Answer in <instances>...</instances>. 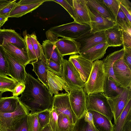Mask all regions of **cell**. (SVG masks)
<instances>
[{
  "instance_id": "9a60e30c",
  "label": "cell",
  "mask_w": 131,
  "mask_h": 131,
  "mask_svg": "<svg viewBox=\"0 0 131 131\" xmlns=\"http://www.w3.org/2000/svg\"><path fill=\"white\" fill-rule=\"evenodd\" d=\"M68 60L73 64L80 73L83 81L85 83L91 71L93 62L78 54L70 56Z\"/></svg>"
},
{
  "instance_id": "d590c367",
  "label": "cell",
  "mask_w": 131,
  "mask_h": 131,
  "mask_svg": "<svg viewBox=\"0 0 131 131\" xmlns=\"http://www.w3.org/2000/svg\"><path fill=\"white\" fill-rule=\"evenodd\" d=\"M27 123L28 131H41L37 113L28 115Z\"/></svg>"
},
{
  "instance_id": "8d00e7d4",
  "label": "cell",
  "mask_w": 131,
  "mask_h": 131,
  "mask_svg": "<svg viewBox=\"0 0 131 131\" xmlns=\"http://www.w3.org/2000/svg\"><path fill=\"white\" fill-rule=\"evenodd\" d=\"M23 35L26 45L27 52L30 62L36 61L37 58L30 39L29 34H27L26 31L25 30L23 32Z\"/></svg>"
},
{
  "instance_id": "30bf717a",
  "label": "cell",
  "mask_w": 131,
  "mask_h": 131,
  "mask_svg": "<svg viewBox=\"0 0 131 131\" xmlns=\"http://www.w3.org/2000/svg\"><path fill=\"white\" fill-rule=\"evenodd\" d=\"M108 99L113 115L114 123L128 102L131 100V86L124 88L122 93L117 97L108 98Z\"/></svg>"
},
{
  "instance_id": "1f68e13d",
  "label": "cell",
  "mask_w": 131,
  "mask_h": 131,
  "mask_svg": "<svg viewBox=\"0 0 131 131\" xmlns=\"http://www.w3.org/2000/svg\"><path fill=\"white\" fill-rule=\"evenodd\" d=\"M18 83L12 78L0 74V91L4 92L9 91L12 93Z\"/></svg>"
},
{
  "instance_id": "11a10c76",
  "label": "cell",
  "mask_w": 131,
  "mask_h": 131,
  "mask_svg": "<svg viewBox=\"0 0 131 131\" xmlns=\"http://www.w3.org/2000/svg\"><path fill=\"white\" fill-rule=\"evenodd\" d=\"M41 131H53L49 124L44 127L42 130Z\"/></svg>"
},
{
  "instance_id": "e575fe53",
  "label": "cell",
  "mask_w": 131,
  "mask_h": 131,
  "mask_svg": "<svg viewBox=\"0 0 131 131\" xmlns=\"http://www.w3.org/2000/svg\"><path fill=\"white\" fill-rule=\"evenodd\" d=\"M116 20V24L123 31L131 34V23L129 22L120 8Z\"/></svg>"
},
{
  "instance_id": "44dd1931",
  "label": "cell",
  "mask_w": 131,
  "mask_h": 131,
  "mask_svg": "<svg viewBox=\"0 0 131 131\" xmlns=\"http://www.w3.org/2000/svg\"><path fill=\"white\" fill-rule=\"evenodd\" d=\"M42 47L43 53L47 59L50 60L59 65H61L64 59L61 55L54 43L49 39L43 41Z\"/></svg>"
},
{
  "instance_id": "6da1fadb",
  "label": "cell",
  "mask_w": 131,
  "mask_h": 131,
  "mask_svg": "<svg viewBox=\"0 0 131 131\" xmlns=\"http://www.w3.org/2000/svg\"><path fill=\"white\" fill-rule=\"evenodd\" d=\"M25 88L19 100L29 114L52 108L53 97L44 85L27 73L25 81Z\"/></svg>"
},
{
  "instance_id": "681fc988",
  "label": "cell",
  "mask_w": 131,
  "mask_h": 131,
  "mask_svg": "<svg viewBox=\"0 0 131 131\" xmlns=\"http://www.w3.org/2000/svg\"><path fill=\"white\" fill-rule=\"evenodd\" d=\"M120 4L130 13H131V3L128 0H118Z\"/></svg>"
},
{
  "instance_id": "db71d44e",
  "label": "cell",
  "mask_w": 131,
  "mask_h": 131,
  "mask_svg": "<svg viewBox=\"0 0 131 131\" xmlns=\"http://www.w3.org/2000/svg\"><path fill=\"white\" fill-rule=\"evenodd\" d=\"M11 1V0H0V10Z\"/></svg>"
},
{
  "instance_id": "f546056e",
  "label": "cell",
  "mask_w": 131,
  "mask_h": 131,
  "mask_svg": "<svg viewBox=\"0 0 131 131\" xmlns=\"http://www.w3.org/2000/svg\"><path fill=\"white\" fill-rule=\"evenodd\" d=\"M19 97L12 96L0 99V113H9L15 111Z\"/></svg>"
},
{
  "instance_id": "4fadbf2b",
  "label": "cell",
  "mask_w": 131,
  "mask_h": 131,
  "mask_svg": "<svg viewBox=\"0 0 131 131\" xmlns=\"http://www.w3.org/2000/svg\"><path fill=\"white\" fill-rule=\"evenodd\" d=\"M90 21V32L94 33L105 31L115 25L116 22L103 17L87 6Z\"/></svg>"
},
{
  "instance_id": "4316f807",
  "label": "cell",
  "mask_w": 131,
  "mask_h": 131,
  "mask_svg": "<svg viewBox=\"0 0 131 131\" xmlns=\"http://www.w3.org/2000/svg\"><path fill=\"white\" fill-rule=\"evenodd\" d=\"M124 89L113 79L106 74L103 92L107 98L117 97L122 93Z\"/></svg>"
},
{
  "instance_id": "9c48e42d",
  "label": "cell",
  "mask_w": 131,
  "mask_h": 131,
  "mask_svg": "<svg viewBox=\"0 0 131 131\" xmlns=\"http://www.w3.org/2000/svg\"><path fill=\"white\" fill-rule=\"evenodd\" d=\"M57 114L67 115L71 123L74 124L78 119L71 108L69 102V94L62 93L53 96L52 108Z\"/></svg>"
},
{
  "instance_id": "836d02e7",
  "label": "cell",
  "mask_w": 131,
  "mask_h": 131,
  "mask_svg": "<svg viewBox=\"0 0 131 131\" xmlns=\"http://www.w3.org/2000/svg\"><path fill=\"white\" fill-rule=\"evenodd\" d=\"M58 131H72L74 124H72L68 116L60 114L58 115Z\"/></svg>"
},
{
  "instance_id": "d6a6232c",
  "label": "cell",
  "mask_w": 131,
  "mask_h": 131,
  "mask_svg": "<svg viewBox=\"0 0 131 131\" xmlns=\"http://www.w3.org/2000/svg\"><path fill=\"white\" fill-rule=\"evenodd\" d=\"M99 1L106 7L116 20L120 8V3L118 0Z\"/></svg>"
},
{
  "instance_id": "5b68a950",
  "label": "cell",
  "mask_w": 131,
  "mask_h": 131,
  "mask_svg": "<svg viewBox=\"0 0 131 131\" xmlns=\"http://www.w3.org/2000/svg\"><path fill=\"white\" fill-rule=\"evenodd\" d=\"M28 114L26 108L19 99L15 111L0 113V129L1 131H7V129L14 130L22 118Z\"/></svg>"
},
{
  "instance_id": "f1b7e54d",
  "label": "cell",
  "mask_w": 131,
  "mask_h": 131,
  "mask_svg": "<svg viewBox=\"0 0 131 131\" xmlns=\"http://www.w3.org/2000/svg\"><path fill=\"white\" fill-rule=\"evenodd\" d=\"M131 120V100L128 102L114 123V131H123L127 122Z\"/></svg>"
},
{
  "instance_id": "2e32d148",
  "label": "cell",
  "mask_w": 131,
  "mask_h": 131,
  "mask_svg": "<svg viewBox=\"0 0 131 131\" xmlns=\"http://www.w3.org/2000/svg\"><path fill=\"white\" fill-rule=\"evenodd\" d=\"M12 43L19 48L27 51V48L24 39L21 35L11 29H0V44L6 43Z\"/></svg>"
},
{
  "instance_id": "ab89813d",
  "label": "cell",
  "mask_w": 131,
  "mask_h": 131,
  "mask_svg": "<svg viewBox=\"0 0 131 131\" xmlns=\"http://www.w3.org/2000/svg\"><path fill=\"white\" fill-rule=\"evenodd\" d=\"M29 36L37 59L40 56L43 51L42 46L37 40L34 32L29 34Z\"/></svg>"
},
{
  "instance_id": "e0dca14e",
  "label": "cell",
  "mask_w": 131,
  "mask_h": 131,
  "mask_svg": "<svg viewBox=\"0 0 131 131\" xmlns=\"http://www.w3.org/2000/svg\"><path fill=\"white\" fill-rule=\"evenodd\" d=\"M47 80L48 91L52 96L59 94L60 91L64 90L68 94L70 90L62 78L47 70Z\"/></svg>"
},
{
  "instance_id": "816d5d0a",
  "label": "cell",
  "mask_w": 131,
  "mask_h": 131,
  "mask_svg": "<svg viewBox=\"0 0 131 131\" xmlns=\"http://www.w3.org/2000/svg\"><path fill=\"white\" fill-rule=\"evenodd\" d=\"M123 131H131V120L126 122Z\"/></svg>"
},
{
  "instance_id": "f907efd6",
  "label": "cell",
  "mask_w": 131,
  "mask_h": 131,
  "mask_svg": "<svg viewBox=\"0 0 131 131\" xmlns=\"http://www.w3.org/2000/svg\"><path fill=\"white\" fill-rule=\"evenodd\" d=\"M119 7L120 8L126 17L129 22L131 23V13H130L127 9L125 8L120 4Z\"/></svg>"
},
{
  "instance_id": "d6986e66",
  "label": "cell",
  "mask_w": 131,
  "mask_h": 131,
  "mask_svg": "<svg viewBox=\"0 0 131 131\" xmlns=\"http://www.w3.org/2000/svg\"><path fill=\"white\" fill-rule=\"evenodd\" d=\"M33 67L32 71L37 76L38 80L43 83L48 91L47 80V70H48L46 59L43 51L40 56L36 60L31 62Z\"/></svg>"
},
{
  "instance_id": "c3c4849f",
  "label": "cell",
  "mask_w": 131,
  "mask_h": 131,
  "mask_svg": "<svg viewBox=\"0 0 131 131\" xmlns=\"http://www.w3.org/2000/svg\"><path fill=\"white\" fill-rule=\"evenodd\" d=\"M123 46L131 48V34L123 30Z\"/></svg>"
},
{
  "instance_id": "ac0fdd59",
  "label": "cell",
  "mask_w": 131,
  "mask_h": 131,
  "mask_svg": "<svg viewBox=\"0 0 131 131\" xmlns=\"http://www.w3.org/2000/svg\"><path fill=\"white\" fill-rule=\"evenodd\" d=\"M71 4L75 16L74 21L79 24L90 26V19L86 0H72Z\"/></svg>"
},
{
  "instance_id": "bcb514c9",
  "label": "cell",
  "mask_w": 131,
  "mask_h": 131,
  "mask_svg": "<svg viewBox=\"0 0 131 131\" xmlns=\"http://www.w3.org/2000/svg\"><path fill=\"white\" fill-rule=\"evenodd\" d=\"M124 54L123 60L124 62L131 70V48L123 46Z\"/></svg>"
},
{
  "instance_id": "b9f144b4",
  "label": "cell",
  "mask_w": 131,
  "mask_h": 131,
  "mask_svg": "<svg viewBox=\"0 0 131 131\" xmlns=\"http://www.w3.org/2000/svg\"><path fill=\"white\" fill-rule=\"evenodd\" d=\"M48 69L54 74L61 77L62 73V65H59L50 60L47 59Z\"/></svg>"
},
{
  "instance_id": "7402d4cb",
  "label": "cell",
  "mask_w": 131,
  "mask_h": 131,
  "mask_svg": "<svg viewBox=\"0 0 131 131\" xmlns=\"http://www.w3.org/2000/svg\"><path fill=\"white\" fill-rule=\"evenodd\" d=\"M109 46L106 42L99 43L79 54L91 62L103 58Z\"/></svg>"
},
{
  "instance_id": "cb8c5ba5",
  "label": "cell",
  "mask_w": 131,
  "mask_h": 131,
  "mask_svg": "<svg viewBox=\"0 0 131 131\" xmlns=\"http://www.w3.org/2000/svg\"><path fill=\"white\" fill-rule=\"evenodd\" d=\"M44 2L31 4L25 3L23 0L17 2L10 12L9 17L18 18L31 12L42 5Z\"/></svg>"
},
{
  "instance_id": "ee69618b",
  "label": "cell",
  "mask_w": 131,
  "mask_h": 131,
  "mask_svg": "<svg viewBox=\"0 0 131 131\" xmlns=\"http://www.w3.org/2000/svg\"><path fill=\"white\" fill-rule=\"evenodd\" d=\"M16 3V0L11 1L0 10V15L8 18L10 12Z\"/></svg>"
},
{
  "instance_id": "7a4b0ae2",
  "label": "cell",
  "mask_w": 131,
  "mask_h": 131,
  "mask_svg": "<svg viewBox=\"0 0 131 131\" xmlns=\"http://www.w3.org/2000/svg\"><path fill=\"white\" fill-rule=\"evenodd\" d=\"M106 74L102 60L93 62L92 68L83 89L87 95L93 93L103 92Z\"/></svg>"
},
{
  "instance_id": "8fae6325",
  "label": "cell",
  "mask_w": 131,
  "mask_h": 131,
  "mask_svg": "<svg viewBox=\"0 0 131 131\" xmlns=\"http://www.w3.org/2000/svg\"><path fill=\"white\" fill-rule=\"evenodd\" d=\"M123 57L115 62L113 70L117 82L121 86L125 88L131 86V70L124 62Z\"/></svg>"
},
{
  "instance_id": "74e56055",
  "label": "cell",
  "mask_w": 131,
  "mask_h": 131,
  "mask_svg": "<svg viewBox=\"0 0 131 131\" xmlns=\"http://www.w3.org/2000/svg\"><path fill=\"white\" fill-rule=\"evenodd\" d=\"M51 111L47 110L37 113L38 122L41 130L44 127L49 124Z\"/></svg>"
},
{
  "instance_id": "f5cc1de1",
  "label": "cell",
  "mask_w": 131,
  "mask_h": 131,
  "mask_svg": "<svg viewBox=\"0 0 131 131\" xmlns=\"http://www.w3.org/2000/svg\"><path fill=\"white\" fill-rule=\"evenodd\" d=\"M8 18L0 15V29L1 28L8 20Z\"/></svg>"
},
{
  "instance_id": "7c38bea8",
  "label": "cell",
  "mask_w": 131,
  "mask_h": 131,
  "mask_svg": "<svg viewBox=\"0 0 131 131\" xmlns=\"http://www.w3.org/2000/svg\"><path fill=\"white\" fill-rule=\"evenodd\" d=\"M80 44L79 54L99 43L106 42L105 31L94 33L90 32L75 40Z\"/></svg>"
},
{
  "instance_id": "f35d334b",
  "label": "cell",
  "mask_w": 131,
  "mask_h": 131,
  "mask_svg": "<svg viewBox=\"0 0 131 131\" xmlns=\"http://www.w3.org/2000/svg\"><path fill=\"white\" fill-rule=\"evenodd\" d=\"M0 74L10 76L8 71L7 63L4 54V51L0 44Z\"/></svg>"
},
{
  "instance_id": "5bb4252c",
  "label": "cell",
  "mask_w": 131,
  "mask_h": 131,
  "mask_svg": "<svg viewBox=\"0 0 131 131\" xmlns=\"http://www.w3.org/2000/svg\"><path fill=\"white\" fill-rule=\"evenodd\" d=\"M4 51L10 76L18 83L25 82L27 73L25 70V67Z\"/></svg>"
},
{
  "instance_id": "4dcf8cb0",
  "label": "cell",
  "mask_w": 131,
  "mask_h": 131,
  "mask_svg": "<svg viewBox=\"0 0 131 131\" xmlns=\"http://www.w3.org/2000/svg\"><path fill=\"white\" fill-rule=\"evenodd\" d=\"M87 6L103 17L110 20L116 22L115 19L99 0H86Z\"/></svg>"
},
{
  "instance_id": "7bdbcfd3",
  "label": "cell",
  "mask_w": 131,
  "mask_h": 131,
  "mask_svg": "<svg viewBox=\"0 0 131 131\" xmlns=\"http://www.w3.org/2000/svg\"><path fill=\"white\" fill-rule=\"evenodd\" d=\"M58 115L52 109L50 113L49 124L53 131H58Z\"/></svg>"
},
{
  "instance_id": "6f0895ef",
  "label": "cell",
  "mask_w": 131,
  "mask_h": 131,
  "mask_svg": "<svg viewBox=\"0 0 131 131\" xmlns=\"http://www.w3.org/2000/svg\"><path fill=\"white\" fill-rule=\"evenodd\" d=\"M0 131H1V130L0 129Z\"/></svg>"
},
{
  "instance_id": "9f6ffc18",
  "label": "cell",
  "mask_w": 131,
  "mask_h": 131,
  "mask_svg": "<svg viewBox=\"0 0 131 131\" xmlns=\"http://www.w3.org/2000/svg\"><path fill=\"white\" fill-rule=\"evenodd\" d=\"M4 92L0 91V99L2 97V94Z\"/></svg>"
},
{
  "instance_id": "ba28073f",
  "label": "cell",
  "mask_w": 131,
  "mask_h": 131,
  "mask_svg": "<svg viewBox=\"0 0 131 131\" xmlns=\"http://www.w3.org/2000/svg\"><path fill=\"white\" fill-rule=\"evenodd\" d=\"M68 94L72 109L78 119L86 111L88 95L83 88L71 90Z\"/></svg>"
},
{
  "instance_id": "8992f818",
  "label": "cell",
  "mask_w": 131,
  "mask_h": 131,
  "mask_svg": "<svg viewBox=\"0 0 131 131\" xmlns=\"http://www.w3.org/2000/svg\"><path fill=\"white\" fill-rule=\"evenodd\" d=\"M48 39L54 43L59 52L62 57L79 53L80 44L75 40L65 38H58V37L49 30L46 32Z\"/></svg>"
},
{
  "instance_id": "3957f363",
  "label": "cell",
  "mask_w": 131,
  "mask_h": 131,
  "mask_svg": "<svg viewBox=\"0 0 131 131\" xmlns=\"http://www.w3.org/2000/svg\"><path fill=\"white\" fill-rule=\"evenodd\" d=\"M49 30L56 36L75 40L91 31L88 25L72 22L51 27Z\"/></svg>"
},
{
  "instance_id": "484cf974",
  "label": "cell",
  "mask_w": 131,
  "mask_h": 131,
  "mask_svg": "<svg viewBox=\"0 0 131 131\" xmlns=\"http://www.w3.org/2000/svg\"><path fill=\"white\" fill-rule=\"evenodd\" d=\"M124 53L123 48L109 54L102 60L106 74L113 79L118 83L114 75L113 66L115 61L123 57Z\"/></svg>"
},
{
  "instance_id": "7dc6e473",
  "label": "cell",
  "mask_w": 131,
  "mask_h": 131,
  "mask_svg": "<svg viewBox=\"0 0 131 131\" xmlns=\"http://www.w3.org/2000/svg\"><path fill=\"white\" fill-rule=\"evenodd\" d=\"M25 88V82L18 83L12 92L13 96L18 97V96L21 94L23 92Z\"/></svg>"
},
{
  "instance_id": "f6af8a7d",
  "label": "cell",
  "mask_w": 131,
  "mask_h": 131,
  "mask_svg": "<svg viewBox=\"0 0 131 131\" xmlns=\"http://www.w3.org/2000/svg\"><path fill=\"white\" fill-rule=\"evenodd\" d=\"M27 115H26L22 118L14 130L7 129V131H28Z\"/></svg>"
},
{
  "instance_id": "277c9868",
  "label": "cell",
  "mask_w": 131,
  "mask_h": 131,
  "mask_svg": "<svg viewBox=\"0 0 131 131\" xmlns=\"http://www.w3.org/2000/svg\"><path fill=\"white\" fill-rule=\"evenodd\" d=\"M86 110L98 112L111 120L113 118L108 98L103 92L93 93L88 95Z\"/></svg>"
},
{
  "instance_id": "83f0119b",
  "label": "cell",
  "mask_w": 131,
  "mask_h": 131,
  "mask_svg": "<svg viewBox=\"0 0 131 131\" xmlns=\"http://www.w3.org/2000/svg\"><path fill=\"white\" fill-rule=\"evenodd\" d=\"M90 111L92 114L94 126L98 131H114V125L111 120L98 112Z\"/></svg>"
},
{
  "instance_id": "52a82bcc",
  "label": "cell",
  "mask_w": 131,
  "mask_h": 131,
  "mask_svg": "<svg viewBox=\"0 0 131 131\" xmlns=\"http://www.w3.org/2000/svg\"><path fill=\"white\" fill-rule=\"evenodd\" d=\"M62 66L61 77L70 90L83 88L85 83L73 64L69 60L64 59Z\"/></svg>"
},
{
  "instance_id": "603a6c76",
  "label": "cell",
  "mask_w": 131,
  "mask_h": 131,
  "mask_svg": "<svg viewBox=\"0 0 131 131\" xmlns=\"http://www.w3.org/2000/svg\"><path fill=\"white\" fill-rule=\"evenodd\" d=\"M72 131H98L93 124L92 114L90 111L86 110L83 115L77 119Z\"/></svg>"
},
{
  "instance_id": "d4e9b609",
  "label": "cell",
  "mask_w": 131,
  "mask_h": 131,
  "mask_svg": "<svg viewBox=\"0 0 131 131\" xmlns=\"http://www.w3.org/2000/svg\"><path fill=\"white\" fill-rule=\"evenodd\" d=\"M123 31L117 24L105 31L106 42L109 47L120 46L123 45Z\"/></svg>"
},
{
  "instance_id": "ffe728a7",
  "label": "cell",
  "mask_w": 131,
  "mask_h": 131,
  "mask_svg": "<svg viewBox=\"0 0 131 131\" xmlns=\"http://www.w3.org/2000/svg\"><path fill=\"white\" fill-rule=\"evenodd\" d=\"M1 46L5 51L25 67L30 62L27 51L9 42Z\"/></svg>"
},
{
  "instance_id": "60d3db41",
  "label": "cell",
  "mask_w": 131,
  "mask_h": 131,
  "mask_svg": "<svg viewBox=\"0 0 131 131\" xmlns=\"http://www.w3.org/2000/svg\"><path fill=\"white\" fill-rule=\"evenodd\" d=\"M51 1L55 2L61 5L68 12L71 17L74 20L75 19V16L73 8L72 6L71 0L70 2L68 0H52Z\"/></svg>"
}]
</instances>
